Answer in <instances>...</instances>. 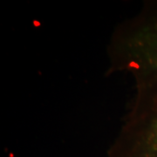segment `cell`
Listing matches in <instances>:
<instances>
[{"mask_svg":"<svg viewBox=\"0 0 157 157\" xmlns=\"http://www.w3.org/2000/svg\"><path fill=\"white\" fill-rule=\"evenodd\" d=\"M113 67L133 77L132 107L113 147L122 157H157V1L115 34Z\"/></svg>","mask_w":157,"mask_h":157,"instance_id":"6da1fadb","label":"cell"}]
</instances>
